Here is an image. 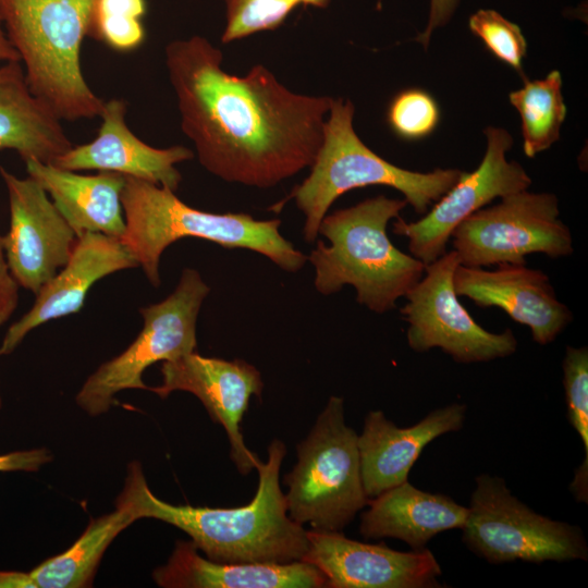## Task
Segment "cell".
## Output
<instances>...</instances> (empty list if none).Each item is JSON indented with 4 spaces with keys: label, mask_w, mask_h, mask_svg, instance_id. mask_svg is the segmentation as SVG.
<instances>
[{
    "label": "cell",
    "mask_w": 588,
    "mask_h": 588,
    "mask_svg": "<svg viewBox=\"0 0 588 588\" xmlns=\"http://www.w3.org/2000/svg\"><path fill=\"white\" fill-rule=\"evenodd\" d=\"M166 66L199 163L223 181L272 187L310 168L332 97L296 94L266 66L238 76L207 38L170 41Z\"/></svg>",
    "instance_id": "6da1fadb"
},
{
    "label": "cell",
    "mask_w": 588,
    "mask_h": 588,
    "mask_svg": "<svg viewBox=\"0 0 588 588\" xmlns=\"http://www.w3.org/2000/svg\"><path fill=\"white\" fill-rule=\"evenodd\" d=\"M286 454L284 443L273 440L268 460L256 465L259 481L253 500L232 509L174 505L149 489L142 465L133 461L121 491L134 505L138 518L162 520L186 532L209 560L222 563L302 560L307 530L292 520L280 488V467Z\"/></svg>",
    "instance_id": "7a4b0ae2"
},
{
    "label": "cell",
    "mask_w": 588,
    "mask_h": 588,
    "mask_svg": "<svg viewBox=\"0 0 588 588\" xmlns=\"http://www.w3.org/2000/svg\"><path fill=\"white\" fill-rule=\"evenodd\" d=\"M407 205L405 199L378 195L348 208L326 215L318 241L307 260L315 267V287L322 295L344 285L356 291V301L369 310L383 314L421 279L425 264L396 248L387 228Z\"/></svg>",
    "instance_id": "3957f363"
},
{
    "label": "cell",
    "mask_w": 588,
    "mask_h": 588,
    "mask_svg": "<svg viewBox=\"0 0 588 588\" xmlns=\"http://www.w3.org/2000/svg\"><path fill=\"white\" fill-rule=\"evenodd\" d=\"M122 206L125 230L120 240L155 287L161 283V255L183 237L254 250L289 272L298 271L307 261V256L281 235L279 219L256 220L242 212L203 211L183 203L169 188L128 176Z\"/></svg>",
    "instance_id": "277c9868"
},
{
    "label": "cell",
    "mask_w": 588,
    "mask_h": 588,
    "mask_svg": "<svg viewBox=\"0 0 588 588\" xmlns=\"http://www.w3.org/2000/svg\"><path fill=\"white\" fill-rule=\"evenodd\" d=\"M96 0H0L7 36L27 84L61 120L99 117L103 101L81 64Z\"/></svg>",
    "instance_id": "5b68a950"
},
{
    "label": "cell",
    "mask_w": 588,
    "mask_h": 588,
    "mask_svg": "<svg viewBox=\"0 0 588 588\" xmlns=\"http://www.w3.org/2000/svg\"><path fill=\"white\" fill-rule=\"evenodd\" d=\"M354 112L351 100L332 99L322 145L310 173L289 196L305 215L303 234L307 243L316 241L321 220L334 200L351 189L368 185L393 187L417 213L425 215L464 172L458 169L416 172L392 164L357 136L353 127Z\"/></svg>",
    "instance_id": "8992f818"
},
{
    "label": "cell",
    "mask_w": 588,
    "mask_h": 588,
    "mask_svg": "<svg viewBox=\"0 0 588 588\" xmlns=\"http://www.w3.org/2000/svg\"><path fill=\"white\" fill-rule=\"evenodd\" d=\"M289 517L314 530L342 531L368 505L358 434L345 424L344 403L331 396L309 434L297 445V463L284 477Z\"/></svg>",
    "instance_id": "52a82bcc"
},
{
    "label": "cell",
    "mask_w": 588,
    "mask_h": 588,
    "mask_svg": "<svg viewBox=\"0 0 588 588\" xmlns=\"http://www.w3.org/2000/svg\"><path fill=\"white\" fill-rule=\"evenodd\" d=\"M209 292L197 270L184 268L169 296L139 309L143 328L136 339L85 380L75 396L79 408L89 416L107 413L119 392L148 390L143 375L149 366L195 352L197 318Z\"/></svg>",
    "instance_id": "ba28073f"
},
{
    "label": "cell",
    "mask_w": 588,
    "mask_h": 588,
    "mask_svg": "<svg viewBox=\"0 0 588 588\" xmlns=\"http://www.w3.org/2000/svg\"><path fill=\"white\" fill-rule=\"evenodd\" d=\"M463 541L492 564L512 561L587 560L583 530L532 511L513 495L504 479L481 474L476 478Z\"/></svg>",
    "instance_id": "9c48e42d"
},
{
    "label": "cell",
    "mask_w": 588,
    "mask_h": 588,
    "mask_svg": "<svg viewBox=\"0 0 588 588\" xmlns=\"http://www.w3.org/2000/svg\"><path fill=\"white\" fill-rule=\"evenodd\" d=\"M461 265H524L525 256L551 258L573 254L568 226L560 219L559 199L551 193L520 191L481 208L463 220L451 238Z\"/></svg>",
    "instance_id": "30bf717a"
},
{
    "label": "cell",
    "mask_w": 588,
    "mask_h": 588,
    "mask_svg": "<svg viewBox=\"0 0 588 588\" xmlns=\"http://www.w3.org/2000/svg\"><path fill=\"white\" fill-rule=\"evenodd\" d=\"M461 264L457 253L446 252L425 265L421 279L405 294L401 315L408 323L409 347L424 353L441 348L462 364L490 362L516 352L517 340L511 329L501 333L478 324L458 301L453 275Z\"/></svg>",
    "instance_id": "8fae6325"
},
{
    "label": "cell",
    "mask_w": 588,
    "mask_h": 588,
    "mask_svg": "<svg viewBox=\"0 0 588 588\" xmlns=\"http://www.w3.org/2000/svg\"><path fill=\"white\" fill-rule=\"evenodd\" d=\"M487 148L482 161L473 172H463L457 182L433 207L415 222L401 217L393 222V232L406 236L415 258L428 265L446 253L454 229L470 215L497 197L528 189L531 179L506 152L513 145L511 134L501 127L485 128Z\"/></svg>",
    "instance_id": "7c38bea8"
},
{
    "label": "cell",
    "mask_w": 588,
    "mask_h": 588,
    "mask_svg": "<svg viewBox=\"0 0 588 588\" xmlns=\"http://www.w3.org/2000/svg\"><path fill=\"white\" fill-rule=\"evenodd\" d=\"M9 199L10 224L2 242L20 287L37 294L66 264L77 235L34 179L19 177L0 166Z\"/></svg>",
    "instance_id": "4fadbf2b"
},
{
    "label": "cell",
    "mask_w": 588,
    "mask_h": 588,
    "mask_svg": "<svg viewBox=\"0 0 588 588\" xmlns=\"http://www.w3.org/2000/svg\"><path fill=\"white\" fill-rule=\"evenodd\" d=\"M162 383L148 388L161 399L174 391H185L200 400L211 419L220 424L229 438L231 460L246 475L259 461L244 442L241 421L253 395L264 388L260 372L250 364L205 357L196 351L171 362H162Z\"/></svg>",
    "instance_id": "5bb4252c"
},
{
    "label": "cell",
    "mask_w": 588,
    "mask_h": 588,
    "mask_svg": "<svg viewBox=\"0 0 588 588\" xmlns=\"http://www.w3.org/2000/svg\"><path fill=\"white\" fill-rule=\"evenodd\" d=\"M301 561L315 565L330 588H434L442 571L426 549L401 552L345 537L341 531H307Z\"/></svg>",
    "instance_id": "9a60e30c"
},
{
    "label": "cell",
    "mask_w": 588,
    "mask_h": 588,
    "mask_svg": "<svg viewBox=\"0 0 588 588\" xmlns=\"http://www.w3.org/2000/svg\"><path fill=\"white\" fill-rule=\"evenodd\" d=\"M453 283L458 296L480 307H499L514 321L527 326L532 340L541 345L554 341L573 320L549 277L526 264L501 265L494 270L460 264Z\"/></svg>",
    "instance_id": "2e32d148"
},
{
    "label": "cell",
    "mask_w": 588,
    "mask_h": 588,
    "mask_svg": "<svg viewBox=\"0 0 588 588\" xmlns=\"http://www.w3.org/2000/svg\"><path fill=\"white\" fill-rule=\"evenodd\" d=\"M126 112L123 99L105 100L97 136L86 144L73 145L52 163L76 172H114L175 192L182 182L176 164L193 159V150L181 145L156 148L146 144L130 130Z\"/></svg>",
    "instance_id": "e0dca14e"
},
{
    "label": "cell",
    "mask_w": 588,
    "mask_h": 588,
    "mask_svg": "<svg viewBox=\"0 0 588 588\" xmlns=\"http://www.w3.org/2000/svg\"><path fill=\"white\" fill-rule=\"evenodd\" d=\"M133 268L139 265L120 238L95 232L82 234L66 264L35 295L27 313L8 328L0 356L12 353L37 327L78 313L97 281Z\"/></svg>",
    "instance_id": "ac0fdd59"
},
{
    "label": "cell",
    "mask_w": 588,
    "mask_h": 588,
    "mask_svg": "<svg viewBox=\"0 0 588 588\" xmlns=\"http://www.w3.org/2000/svg\"><path fill=\"white\" fill-rule=\"evenodd\" d=\"M466 406L453 403L430 412L411 427H397L383 412L371 411L358 436L363 485L373 499L407 480L409 470L427 444L463 428Z\"/></svg>",
    "instance_id": "d6986e66"
},
{
    "label": "cell",
    "mask_w": 588,
    "mask_h": 588,
    "mask_svg": "<svg viewBox=\"0 0 588 588\" xmlns=\"http://www.w3.org/2000/svg\"><path fill=\"white\" fill-rule=\"evenodd\" d=\"M164 588H320L327 578L305 561L222 563L203 558L194 542L179 540L168 562L152 572Z\"/></svg>",
    "instance_id": "ffe728a7"
},
{
    "label": "cell",
    "mask_w": 588,
    "mask_h": 588,
    "mask_svg": "<svg viewBox=\"0 0 588 588\" xmlns=\"http://www.w3.org/2000/svg\"><path fill=\"white\" fill-rule=\"evenodd\" d=\"M24 163L27 175L41 185L77 237L95 232L121 238L125 230L124 175L81 174L37 159Z\"/></svg>",
    "instance_id": "44dd1931"
},
{
    "label": "cell",
    "mask_w": 588,
    "mask_h": 588,
    "mask_svg": "<svg viewBox=\"0 0 588 588\" xmlns=\"http://www.w3.org/2000/svg\"><path fill=\"white\" fill-rule=\"evenodd\" d=\"M360 516L365 538H396L413 550L422 549L438 534L462 528L468 507L449 495L422 491L408 480L369 500Z\"/></svg>",
    "instance_id": "7402d4cb"
},
{
    "label": "cell",
    "mask_w": 588,
    "mask_h": 588,
    "mask_svg": "<svg viewBox=\"0 0 588 588\" xmlns=\"http://www.w3.org/2000/svg\"><path fill=\"white\" fill-rule=\"evenodd\" d=\"M61 121L33 94L20 61L0 63V150L52 163L74 145Z\"/></svg>",
    "instance_id": "603a6c76"
},
{
    "label": "cell",
    "mask_w": 588,
    "mask_h": 588,
    "mask_svg": "<svg viewBox=\"0 0 588 588\" xmlns=\"http://www.w3.org/2000/svg\"><path fill=\"white\" fill-rule=\"evenodd\" d=\"M137 519L133 503L121 492L113 512L90 519L84 532L69 549L45 560L29 572L36 588L91 586L109 544Z\"/></svg>",
    "instance_id": "cb8c5ba5"
},
{
    "label": "cell",
    "mask_w": 588,
    "mask_h": 588,
    "mask_svg": "<svg viewBox=\"0 0 588 588\" xmlns=\"http://www.w3.org/2000/svg\"><path fill=\"white\" fill-rule=\"evenodd\" d=\"M561 88V74L554 70L542 79L526 81L509 96L519 113L523 149L529 158L547 150L560 138L567 111Z\"/></svg>",
    "instance_id": "d4e9b609"
},
{
    "label": "cell",
    "mask_w": 588,
    "mask_h": 588,
    "mask_svg": "<svg viewBox=\"0 0 588 588\" xmlns=\"http://www.w3.org/2000/svg\"><path fill=\"white\" fill-rule=\"evenodd\" d=\"M567 417L585 448V460L571 483L574 497L586 502L588 497V348L566 346L562 363Z\"/></svg>",
    "instance_id": "484cf974"
},
{
    "label": "cell",
    "mask_w": 588,
    "mask_h": 588,
    "mask_svg": "<svg viewBox=\"0 0 588 588\" xmlns=\"http://www.w3.org/2000/svg\"><path fill=\"white\" fill-rule=\"evenodd\" d=\"M145 0H96L88 36L119 52L137 49L146 33Z\"/></svg>",
    "instance_id": "4316f807"
},
{
    "label": "cell",
    "mask_w": 588,
    "mask_h": 588,
    "mask_svg": "<svg viewBox=\"0 0 588 588\" xmlns=\"http://www.w3.org/2000/svg\"><path fill=\"white\" fill-rule=\"evenodd\" d=\"M224 44L279 27L303 0H224Z\"/></svg>",
    "instance_id": "83f0119b"
},
{
    "label": "cell",
    "mask_w": 588,
    "mask_h": 588,
    "mask_svg": "<svg viewBox=\"0 0 588 588\" xmlns=\"http://www.w3.org/2000/svg\"><path fill=\"white\" fill-rule=\"evenodd\" d=\"M468 26L494 57L522 73L527 42L518 25L495 10L480 9L470 15Z\"/></svg>",
    "instance_id": "f1b7e54d"
},
{
    "label": "cell",
    "mask_w": 588,
    "mask_h": 588,
    "mask_svg": "<svg viewBox=\"0 0 588 588\" xmlns=\"http://www.w3.org/2000/svg\"><path fill=\"white\" fill-rule=\"evenodd\" d=\"M440 118L436 100L421 89L397 94L389 106L388 122L405 139H420L434 131Z\"/></svg>",
    "instance_id": "f546056e"
},
{
    "label": "cell",
    "mask_w": 588,
    "mask_h": 588,
    "mask_svg": "<svg viewBox=\"0 0 588 588\" xmlns=\"http://www.w3.org/2000/svg\"><path fill=\"white\" fill-rule=\"evenodd\" d=\"M329 0H303V4L323 8ZM461 0H430L428 23L416 40L428 47L430 36L439 27L446 25L454 15Z\"/></svg>",
    "instance_id": "4dcf8cb0"
},
{
    "label": "cell",
    "mask_w": 588,
    "mask_h": 588,
    "mask_svg": "<svg viewBox=\"0 0 588 588\" xmlns=\"http://www.w3.org/2000/svg\"><path fill=\"white\" fill-rule=\"evenodd\" d=\"M19 289L20 285L11 273L7 261L2 234L0 233V327L12 317L17 307Z\"/></svg>",
    "instance_id": "1f68e13d"
},
{
    "label": "cell",
    "mask_w": 588,
    "mask_h": 588,
    "mask_svg": "<svg viewBox=\"0 0 588 588\" xmlns=\"http://www.w3.org/2000/svg\"><path fill=\"white\" fill-rule=\"evenodd\" d=\"M52 460L46 448L0 454V471H37Z\"/></svg>",
    "instance_id": "d6a6232c"
},
{
    "label": "cell",
    "mask_w": 588,
    "mask_h": 588,
    "mask_svg": "<svg viewBox=\"0 0 588 588\" xmlns=\"http://www.w3.org/2000/svg\"><path fill=\"white\" fill-rule=\"evenodd\" d=\"M0 588H36V585L29 572L0 571Z\"/></svg>",
    "instance_id": "836d02e7"
},
{
    "label": "cell",
    "mask_w": 588,
    "mask_h": 588,
    "mask_svg": "<svg viewBox=\"0 0 588 588\" xmlns=\"http://www.w3.org/2000/svg\"><path fill=\"white\" fill-rule=\"evenodd\" d=\"M10 61H20V56L7 36L0 15V63Z\"/></svg>",
    "instance_id": "e575fe53"
},
{
    "label": "cell",
    "mask_w": 588,
    "mask_h": 588,
    "mask_svg": "<svg viewBox=\"0 0 588 588\" xmlns=\"http://www.w3.org/2000/svg\"><path fill=\"white\" fill-rule=\"evenodd\" d=\"M2 406V397H1V393H0V408Z\"/></svg>",
    "instance_id": "d590c367"
}]
</instances>
